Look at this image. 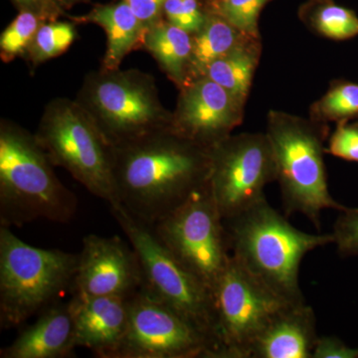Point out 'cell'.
<instances>
[{"label": "cell", "instance_id": "1", "mask_svg": "<svg viewBox=\"0 0 358 358\" xmlns=\"http://www.w3.org/2000/svg\"><path fill=\"white\" fill-rule=\"evenodd\" d=\"M117 203L154 226L208 186L209 148L171 127L110 147Z\"/></svg>", "mask_w": 358, "mask_h": 358}, {"label": "cell", "instance_id": "2", "mask_svg": "<svg viewBox=\"0 0 358 358\" xmlns=\"http://www.w3.org/2000/svg\"><path fill=\"white\" fill-rule=\"evenodd\" d=\"M35 134L8 120L0 122V226L22 227L36 220L68 223L76 194L54 171Z\"/></svg>", "mask_w": 358, "mask_h": 358}, {"label": "cell", "instance_id": "3", "mask_svg": "<svg viewBox=\"0 0 358 358\" xmlns=\"http://www.w3.org/2000/svg\"><path fill=\"white\" fill-rule=\"evenodd\" d=\"M232 256L282 300L306 303L300 286L303 259L313 250L334 244L331 233L296 229L264 199L225 220Z\"/></svg>", "mask_w": 358, "mask_h": 358}, {"label": "cell", "instance_id": "4", "mask_svg": "<svg viewBox=\"0 0 358 358\" xmlns=\"http://www.w3.org/2000/svg\"><path fill=\"white\" fill-rule=\"evenodd\" d=\"M327 129L286 113H268L267 134L274 154L277 181L287 216L303 214L320 229L327 209H348L331 196L327 185L324 147Z\"/></svg>", "mask_w": 358, "mask_h": 358}, {"label": "cell", "instance_id": "5", "mask_svg": "<svg viewBox=\"0 0 358 358\" xmlns=\"http://www.w3.org/2000/svg\"><path fill=\"white\" fill-rule=\"evenodd\" d=\"M79 253L42 249L0 226V329L20 327L72 289Z\"/></svg>", "mask_w": 358, "mask_h": 358}, {"label": "cell", "instance_id": "6", "mask_svg": "<svg viewBox=\"0 0 358 358\" xmlns=\"http://www.w3.org/2000/svg\"><path fill=\"white\" fill-rule=\"evenodd\" d=\"M75 100L109 147L171 126L173 112L162 105L155 78L141 70L92 71Z\"/></svg>", "mask_w": 358, "mask_h": 358}, {"label": "cell", "instance_id": "7", "mask_svg": "<svg viewBox=\"0 0 358 358\" xmlns=\"http://www.w3.org/2000/svg\"><path fill=\"white\" fill-rule=\"evenodd\" d=\"M110 213L140 258L143 289L178 313L205 334L220 357L217 320L210 289L169 251L152 225L143 222L121 204L110 205Z\"/></svg>", "mask_w": 358, "mask_h": 358}, {"label": "cell", "instance_id": "8", "mask_svg": "<svg viewBox=\"0 0 358 358\" xmlns=\"http://www.w3.org/2000/svg\"><path fill=\"white\" fill-rule=\"evenodd\" d=\"M35 138L54 166L109 205L117 203L110 147L76 100L55 98L45 106Z\"/></svg>", "mask_w": 358, "mask_h": 358}, {"label": "cell", "instance_id": "9", "mask_svg": "<svg viewBox=\"0 0 358 358\" xmlns=\"http://www.w3.org/2000/svg\"><path fill=\"white\" fill-rule=\"evenodd\" d=\"M169 251L211 292L232 258L225 221L209 186L152 226Z\"/></svg>", "mask_w": 358, "mask_h": 358}, {"label": "cell", "instance_id": "10", "mask_svg": "<svg viewBox=\"0 0 358 358\" xmlns=\"http://www.w3.org/2000/svg\"><path fill=\"white\" fill-rule=\"evenodd\" d=\"M209 155V190L224 221L266 199V186L277 180L274 154L266 134H230L212 145Z\"/></svg>", "mask_w": 358, "mask_h": 358}, {"label": "cell", "instance_id": "11", "mask_svg": "<svg viewBox=\"0 0 358 358\" xmlns=\"http://www.w3.org/2000/svg\"><path fill=\"white\" fill-rule=\"evenodd\" d=\"M220 357L248 358L271 319L289 305L234 257L213 292Z\"/></svg>", "mask_w": 358, "mask_h": 358}, {"label": "cell", "instance_id": "12", "mask_svg": "<svg viewBox=\"0 0 358 358\" xmlns=\"http://www.w3.org/2000/svg\"><path fill=\"white\" fill-rule=\"evenodd\" d=\"M210 339L143 289L129 300V324L113 358H214Z\"/></svg>", "mask_w": 358, "mask_h": 358}, {"label": "cell", "instance_id": "13", "mask_svg": "<svg viewBox=\"0 0 358 358\" xmlns=\"http://www.w3.org/2000/svg\"><path fill=\"white\" fill-rule=\"evenodd\" d=\"M145 284L140 258L121 238L89 234L83 239L73 294L133 296Z\"/></svg>", "mask_w": 358, "mask_h": 358}, {"label": "cell", "instance_id": "14", "mask_svg": "<svg viewBox=\"0 0 358 358\" xmlns=\"http://www.w3.org/2000/svg\"><path fill=\"white\" fill-rule=\"evenodd\" d=\"M243 108L223 87L202 76L180 88L171 128L210 148L241 124Z\"/></svg>", "mask_w": 358, "mask_h": 358}, {"label": "cell", "instance_id": "15", "mask_svg": "<svg viewBox=\"0 0 358 358\" xmlns=\"http://www.w3.org/2000/svg\"><path fill=\"white\" fill-rule=\"evenodd\" d=\"M131 298L73 294L69 306L76 348H88L96 357H114L128 327Z\"/></svg>", "mask_w": 358, "mask_h": 358}, {"label": "cell", "instance_id": "16", "mask_svg": "<svg viewBox=\"0 0 358 358\" xmlns=\"http://www.w3.org/2000/svg\"><path fill=\"white\" fill-rule=\"evenodd\" d=\"M317 338L313 308L307 303H289L258 334L248 358H313Z\"/></svg>", "mask_w": 358, "mask_h": 358}, {"label": "cell", "instance_id": "17", "mask_svg": "<svg viewBox=\"0 0 358 358\" xmlns=\"http://www.w3.org/2000/svg\"><path fill=\"white\" fill-rule=\"evenodd\" d=\"M74 324L69 301H57L39 313L34 324L0 350V358L74 357Z\"/></svg>", "mask_w": 358, "mask_h": 358}, {"label": "cell", "instance_id": "18", "mask_svg": "<svg viewBox=\"0 0 358 358\" xmlns=\"http://www.w3.org/2000/svg\"><path fill=\"white\" fill-rule=\"evenodd\" d=\"M75 20L94 23L105 30L107 49L101 66L105 69H119L129 52L143 44L145 27L126 0L96 6L86 15L75 17Z\"/></svg>", "mask_w": 358, "mask_h": 358}, {"label": "cell", "instance_id": "19", "mask_svg": "<svg viewBox=\"0 0 358 358\" xmlns=\"http://www.w3.org/2000/svg\"><path fill=\"white\" fill-rule=\"evenodd\" d=\"M141 46L179 89L185 86L192 52L190 33L162 20L145 30Z\"/></svg>", "mask_w": 358, "mask_h": 358}, {"label": "cell", "instance_id": "20", "mask_svg": "<svg viewBox=\"0 0 358 358\" xmlns=\"http://www.w3.org/2000/svg\"><path fill=\"white\" fill-rule=\"evenodd\" d=\"M250 36L231 25L222 16L211 11L202 29L192 35V52L186 83L205 76L212 63L223 57Z\"/></svg>", "mask_w": 358, "mask_h": 358}, {"label": "cell", "instance_id": "21", "mask_svg": "<svg viewBox=\"0 0 358 358\" xmlns=\"http://www.w3.org/2000/svg\"><path fill=\"white\" fill-rule=\"evenodd\" d=\"M254 37H248L229 53L212 63L205 76L229 92L244 105L251 88L259 60V47Z\"/></svg>", "mask_w": 358, "mask_h": 358}, {"label": "cell", "instance_id": "22", "mask_svg": "<svg viewBox=\"0 0 358 358\" xmlns=\"http://www.w3.org/2000/svg\"><path fill=\"white\" fill-rule=\"evenodd\" d=\"M308 27L327 38L346 40L358 36V16L352 9L333 0H312L301 9Z\"/></svg>", "mask_w": 358, "mask_h": 358}, {"label": "cell", "instance_id": "23", "mask_svg": "<svg viewBox=\"0 0 358 358\" xmlns=\"http://www.w3.org/2000/svg\"><path fill=\"white\" fill-rule=\"evenodd\" d=\"M77 37L76 25L66 21H44L26 51L24 59L30 67L39 65L64 53Z\"/></svg>", "mask_w": 358, "mask_h": 358}, {"label": "cell", "instance_id": "24", "mask_svg": "<svg viewBox=\"0 0 358 358\" xmlns=\"http://www.w3.org/2000/svg\"><path fill=\"white\" fill-rule=\"evenodd\" d=\"M358 117V83L338 81L312 107L313 121L350 122Z\"/></svg>", "mask_w": 358, "mask_h": 358}, {"label": "cell", "instance_id": "25", "mask_svg": "<svg viewBox=\"0 0 358 358\" xmlns=\"http://www.w3.org/2000/svg\"><path fill=\"white\" fill-rule=\"evenodd\" d=\"M45 20L32 11H20L0 35V57L8 63L17 57H24L40 25ZM49 21V20H48Z\"/></svg>", "mask_w": 358, "mask_h": 358}, {"label": "cell", "instance_id": "26", "mask_svg": "<svg viewBox=\"0 0 358 358\" xmlns=\"http://www.w3.org/2000/svg\"><path fill=\"white\" fill-rule=\"evenodd\" d=\"M270 0H217L214 13L247 36L258 38V18Z\"/></svg>", "mask_w": 358, "mask_h": 358}, {"label": "cell", "instance_id": "27", "mask_svg": "<svg viewBox=\"0 0 358 358\" xmlns=\"http://www.w3.org/2000/svg\"><path fill=\"white\" fill-rule=\"evenodd\" d=\"M207 14L200 7L197 0H166L164 16L167 22L196 34L203 27Z\"/></svg>", "mask_w": 358, "mask_h": 358}, {"label": "cell", "instance_id": "28", "mask_svg": "<svg viewBox=\"0 0 358 358\" xmlns=\"http://www.w3.org/2000/svg\"><path fill=\"white\" fill-rule=\"evenodd\" d=\"M331 234L341 256L358 257V208L341 211Z\"/></svg>", "mask_w": 358, "mask_h": 358}, {"label": "cell", "instance_id": "29", "mask_svg": "<svg viewBox=\"0 0 358 358\" xmlns=\"http://www.w3.org/2000/svg\"><path fill=\"white\" fill-rule=\"evenodd\" d=\"M326 152L346 162H358V122H338Z\"/></svg>", "mask_w": 358, "mask_h": 358}, {"label": "cell", "instance_id": "30", "mask_svg": "<svg viewBox=\"0 0 358 358\" xmlns=\"http://www.w3.org/2000/svg\"><path fill=\"white\" fill-rule=\"evenodd\" d=\"M313 358H358V348L346 345L336 336H319Z\"/></svg>", "mask_w": 358, "mask_h": 358}, {"label": "cell", "instance_id": "31", "mask_svg": "<svg viewBox=\"0 0 358 358\" xmlns=\"http://www.w3.org/2000/svg\"><path fill=\"white\" fill-rule=\"evenodd\" d=\"M131 10L140 20L145 29L152 27L164 20L166 0H126Z\"/></svg>", "mask_w": 358, "mask_h": 358}, {"label": "cell", "instance_id": "32", "mask_svg": "<svg viewBox=\"0 0 358 358\" xmlns=\"http://www.w3.org/2000/svg\"><path fill=\"white\" fill-rule=\"evenodd\" d=\"M20 11H32L45 20H55L60 15L62 7L56 0H13Z\"/></svg>", "mask_w": 358, "mask_h": 358}, {"label": "cell", "instance_id": "33", "mask_svg": "<svg viewBox=\"0 0 358 358\" xmlns=\"http://www.w3.org/2000/svg\"><path fill=\"white\" fill-rule=\"evenodd\" d=\"M59 6L61 7H70L74 4L79 3V2L86 1V0H56Z\"/></svg>", "mask_w": 358, "mask_h": 358}]
</instances>
